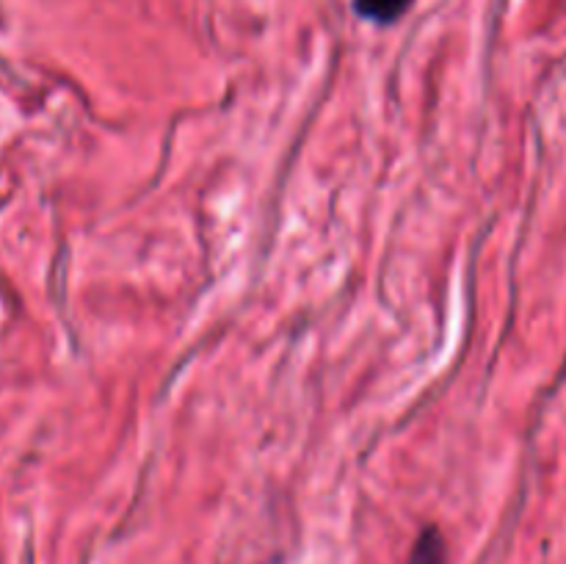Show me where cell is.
<instances>
[{
    "label": "cell",
    "instance_id": "cell-1",
    "mask_svg": "<svg viewBox=\"0 0 566 564\" xmlns=\"http://www.w3.org/2000/svg\"><path fill=\"white\" fill-rule=\"evenodd\" d=\"M446 536H442V531L437 525H429L415 540L407 564H446Z\"/></svg>",
    "mask_w": 566,
    "mask_h": 564
},
{
    "label": "cell",
    "instance_id": "cell-2",
    "mask_svg": "<svg viewBox=\"0 0 566 564\" xmlns=\"http://www.w3.org/2000/svg\"><path fill=\"white\" fill-rule=\"evenodd\" d=\"M412 6V0H354V9L365 20H374L379 25H390L403 11Z\"/></svg>",
    "mask_w": 566,
    "mask_h": 564
}]
</instances>
